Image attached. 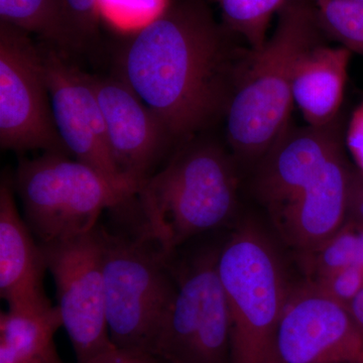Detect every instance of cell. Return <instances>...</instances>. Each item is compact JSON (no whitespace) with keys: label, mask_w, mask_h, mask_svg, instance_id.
Listing matches in <instances>:
<instances>
[{"label":"cell","mask_w":363,"mask_h":363,"mask_svg":"<svg viewBox=\"0 0 363 363\" xmlns=\"http://www.w3.org/2000/svg\"><path fill=\"white\" fill-rule=\"evenodd\" d=\"M13 186H0V296L9 311L43 313L54 306L45 294L48 271L42 245L21 218Z\"/></svg>","instance_id":"9a60e30c"},{"label":"cell","mask_w":363,"mask_h":363,"mask_svg":"<svg viewBox=\"0 0 363 363\" xmlns=\"http://www.w3.org/2000/svg\"><path fill=\"white\" fill-rule=\"evenodd\" d=\"M325 35L363 57V4L354 0H314Z\"/></svg>","instance_id":"ffe728a7"},{"label":"cell","mask_w":363,"mask_h":363,"mask_svg":"<svg viewBox=\"0 0 363 363\" xmlns=\"http://www.w3.org/2000/svg\"><path fill=\"white\" fill-rule=\"evenodd\" d=\"M87 363H164V362L161 357L150 353L114 347L93 358Z\"/></svg>","instance_id":"d4e9b609"},{"label":"cell","mask_w":363,"mask_h":363,"mask_svg":"<svg viewBox=\"0 0 363 363\" xmlns=\"http://www.w3.org/2000/svg\"><path fill=\"white\" fill-rule=\"evenodd\" d=\"M345 142L363 175V101L351 116L346 130Z\"/></svg>","instance_id":"cb8c5ba5"},{"label":"cell","mask_w":363,"mask_h":363,"mask_svg":"<svg viewBox=\"0 0 363 363\" xmlns=\"http://www.w3.org/2000/svg\"><path fill=\"white\" fill-rule=\"evenodd\" d=\"M315 284L331 297L348 306L363 289V269L348 267L327 272L319 276Z\"/></svg>","instance_id":"603a6c76"},{"label":"cell","mask_w":363,"mask_h":363,"mask_svg":"<svg viewBox=\"0 0 363 363\" xmlns=\"http://www.w3.org/2000/svg\"><path fill=\"white\" fill-rule=\"evenodd\" d=\"M13 186L20 196L25 220L40 245L90 233L105 210L128 204L138 193L56 152L23 160Z\"/></svg>","instance_id":"8992f818"},{"label":"cell","mask_w":363,"mask_h":363,"mask_svg":"<svg viewBox=\"0 0 363 363\" xmlns=\"http://www.w3.org/2000/svg\"><path fill=\"white\" fill-rule=\"evenodd\" d=\"M63 327L58 307L43 313H0V363H65L55 344Z\"/></svg>","instance_id":"e0dca14e"},{"label":"cell","mask_w":363,"mask_h":363,"mask_svg":"<svg viewBox=\"0 0 363 363\" xmlns=\"http://www.w3.org/2000/svg\"><path fill=\"white\" fill-rule=\"evenodd\" d=\"M109 145L119 171L142 185L172 142L154 111L121 77H92Z\"/></svg>","instance_id":"7c38bea8"},{"label":"cell","mask_w":363,"mask_h":363,"mask_svg":"<svg viewBox=\"0 0 363 363\" xmlns=\"http://www.w3.org/2000/svg\"><path fill=\"white\" fill-rule=\"evenodd\" d=\"M347 308L351 317L354 320L355 324L357 325L358 328L363 334V289L357 297L351 301Z\"/></svg>","instance_id":"484cf974"},{"label":"cell","mask_w":363,"mask_h":363,"mask_svg":"<svg viewBox=\"0 0 363 363\" xmlns=\"http://www.w3.org/2000/svg\"><path fill=\"white\" fill-rule=\"evenodd\" d=\"M218 272L230 310V363H283L278 333L291 288L269 241L240 227L220 248Z\"/></svg>","instance_id":"5b68a950"},{"label":"cell","mask_w":363,"mask_h":363,"mask_svg":"<svg viewBox=\"0 0 363 363\" xmlns=\"http://www.w3.org/2000/svg\"><path fill=\"white\" fill-rule=\"evenodd\" d=\"M111 231L99 223L104 245L106 319L121 350L155 355L177 293L169 255L135 222Z\"/></svg>","instance_id":"277c9868"},{"label":"cell","mask_w":363,"mask_h":363,"mask_svg":"<svg viewBox=\"0 0 363 363\" xmlns=\"http://www.w3.org/2000/svg\"><path fill=\"white\" fill-rule=\"evenodd\" d=\"M319 276L348 267L363 269V224L350 220L323 245L313 250Z\"/></svg>","instance_id":"44dd1931"},{"label":"cell","mask_w":363,"mask_h":363,"mask_svg":"<svg viewBox=\"0 0 363 363\" xmlns=\"http://www.w3.org/2000/svg\"><path fill=\"white\" fill-rule=\"evenodd\" d=\"M0 23L69 47L63 0H0Z\"/></svg>","instance_id":"ac0fdd59"},{"label":"cell","mask_w":363,"mask_h":363,"mask_svg":"<svg viewBox=\"0 0 363 363\" xmlns=\"http://www.w3.org/2000/svg\"><path fill=\"white\" fill-rule=\"evenodd\" d=\"M350 220L359 222L363 224V192L357 198V202L351 211Z\"/></svg>","instance_id":"4316f807"},{"label":"cell","mask_w":363,"mask_h":363,"mask_svg":"<svg viewBox=\"0 0 363 363\" xmlns=\"http://www.w3.org/2000/svg\"><path fill=\"white\" fill-rule=\"evenodd\" d=\"M362 192V182L341 150L276 219L286 240L313 252L350 221Z\"/></svg>","instance_id":"4fadbf2b"},{"label":"cell","mask_w":363,"mask_h":363,"mask_svg":"<svg viewBox=\"0 0 363 363\" xmlns=\"http://www.w3.org/2000/svg\"><path fill=\"white\" fill-rule=\"evenodd\" d=\"M101 0H63L64 25L69 47L93 37L99 25Z\"/></svg>","instance_id":"7402d4cb"},{"label":"cell","mask_w":363,"mask_h":363,"mask_svg":"<svg viewBox=\"0 0 363 363\" xmlns=\"http://www.w3.org/2000/svg\"><path fill=\"white\" fill-rule=\"evenodd\" d=\"M243 56L204 0H175L126 40L118 77L172 140L189 142L226 111Z\"/></svg>","instance_id":"6da1fadb"},{"label":"cell","mask_w":363,"mask_h":363,"mask_svg":"<svg viewBox=\"0 0 363 363\" xmlns=\"http://www.w3.org/2000/svg\"><path fill=\"white\" fill-rule=\"evenodd\" d=\"M277 16L272 37L241 60L227 104V140L243 157H264L288 128L296 67L325 35L314 0H286Z\"/></svg>","instance_id":"7a4b0ae2"},{"label":"cell","mask_w":363,"mask_h":363,"mask_svg":"<svg viewBox=\"0 0 363 363\" xmlns=\"http://www.w3.org/2000/svg\"><path fill=\"white\" fill-rule=\"evenodd\" d=\"M220 248L186 262L169 255L177 293L155 355L169 363H230L231 317L218 272Z\"/></svg>","instance_id":"52a82bcc"},{"label":"cell","mask_w":363,"mask_h":363,"mask_svg":"<svg viewBox=\"0 0 363 363\" xmlns=\"http://www.w3.org/2000/svg\"><path fill=\"white\" fill-rule=\"evenodd\" d=\"M352 52L323 43L303 55L294 74L293 101L309 125L323 126L340 114Z\"/></svg>","instance_id":"2e32d148"},{"label":"cell","mask_w":363,"mask_h":363,"mask_svg":"<svg viewBox=\"0 0 363 363\" xmlns=\"http://www.w3.org/2000/svg\"><path fill=\"white\" fill-rule=\"evenodd\" d=\"M278 350L283 363H363V334L347 306L313 283L291 289Z\"/></svg>","instance_id":"30bf717a"},{"label":"cell","mask_w":363,"mask_h":363,"mask_svg":"<svg viewBox=\"0 0 363 363\" xmlns=\"http://www.w3.org/2000/svg\"><path fill=\"white\" fill-rule=\"evenodd\" d=\"M188 143L135 195V223L168 255L225 225L238 205L231 157L213 143Z\"/></svg>","instance_id":"3957f363"},{"label":"cell","mask_w":363,"mask_h":363,"mask_svg":"<svg viewBox=\"0 0 363 363\" xmlns=\"http://www.w3.org/2000/svg\"><path fill=\"white\" fill-rule=\"evenodd\" d=\"M354 1L362 2V4H363V0H354Z\"/></svg>","instance_id":"83f0119b"},{"label":"cell","mask_w":363,"mask_h":363,"mask_svg":"<svg viewBox=\"0 0 363 363\" xmlns=\"http://www.w3.org/2000/svg\"><path fill=\"white\" fill-rule=\"evenodd\" d=\"M52 116L67 152L121 185L140 186L119 171L109 145L92 76L67 63L55 50L42 51Z\"/></svg>","instance_id":"8fae6325"},{"label":"cell","mask_w":363,"mask_h":363,"mask_svg":"<svg viewBox=\"0 0 363 363\" xmlns=\"http://www.w3.org/2000/svg\"><path fill=\"white\" fill-rule=\"evenodd\" d=\"M342 121L338 116L323 126L290 128L264 156L257 191L278 216L323 168L343 150Z\"/></svg>","instance_id":"5bb4252c"},{"label":"cell","mask_w":363,"mask_h":363,"mask_svg":"<svg viewBox=\"0 0 363 363\" xmlns=\"http://www.w3.org/2000/svg\"><path fill=\"white\" fill-rule=\"evenodd\" d=\"M221 11L224 25L243 38L250 49L259 50L267 40L274 14L286 0H211Z\"/></svg>","instance_id":"d6986e66"},{"label":"cell","mask_w":363,"mask_h":363,"mask_svg":"<svg viewBox=\"0 0 363 363\" xmlns=\"http://www.w3.org/2000/svg\"><path fill=\"white\" fill-rule=\"evenodd\" d=\"M0 145L14 152L69 155L55 124L42 50L28 33L4 23H0Z\"/></svg>","instance_id":"9c48e42d"},{"label":"cell","mask_w":363,"mask_h":363,"mask_svg":"<svg viewBox=\"0 0 363 363\" xmlns=\"http://www.w3.org/2000/svg\"><path fill=\"white\" fill-rule=\"evenodd\" d=\"M40 245L56 285L57 307L77 363H87L116 347L107 326L99 224L77 238Z\"/></svg>","instance_id":"ba28073f"}]
</instances>
